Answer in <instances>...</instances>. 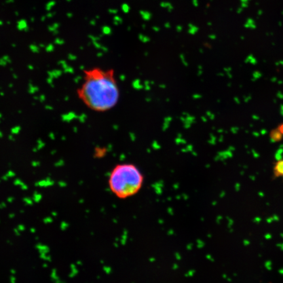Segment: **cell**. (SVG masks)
Listing matches in <instances>:
<instances>
[{
	"mask_svg": "<svg viewBox=\"0 0 283 283\" xmlns=\"http://www.w3.org/2000/svg\"><path fill=\"white\" fill-rule=\"evenodd\" d=\"M77 95L86 107L96 112H106L118 104L120 89L113 69L94 67L84 70L83 81Z\"/></svg>",
	"mask_w": 283,
	"mask_h": 283,
	"instance_id": "1",
	"label": "cell"
},
{
	"mask_svg": "<svg viewBox=\"0 0 283 283\" xmlns=\"http://www.w3.org/2000/svg\"><path fill=\"white\" fill-rule=\"evenodd\" d=\"M144 179L143 173L136 164L122 163L111 169L108 184L110 191L117 198L127 199L140 191Z\"/></svg>",
	"mask_w": 283,
	"mask_h": 283,
	"instance_id": "2",
	"label": "cell"
},
{
	"mask_svg": "<svg viewBox=\"0 0 283 283\" xmlns=\"http://www.w3.org/2000/svg\"><path fill=\"white\" fill-rule=\"evenodd\" d=\"M273 174L277 178H283V159L275 163L273 167Z\"/></svg>",
	"mask_w": 283,
	"mask_h": 283,
	"instance_id": "3",
	"label": "cell"
},
{
	"mask_svg": "<svg viewBox=\"0 0 283 283\" xmlns=\"http://www.w3.org/2000/svg\"><path fill=\"white\" fill-rule=\"evenodd\" d=\"M269 137L272 142H279L282 140L283 135L280 133V131L277 128H275L271 131Z\"/></svg>",
	"mask_w": 283,
	"mask_h": 283,
	"instance_id": "4",
	"label": "cell"
},
{
	"mask_svg": "<svg viewBox=\"0 0 283 283\" xmlns=\"http://www.w3.org/2000/svg\"><path fill=\"white\" fill-rule=\"evenodd\" d=\"M17 28L19 31H28L29 30V26L28 22L26 19H20L18 20L17 23Z\"/></svg>",
	"mask_w": 283,
	"mask_h": 283,
	"instance_id": "5",
	"label": "cell"
},
{
	"mask_svg": "<svg viewBox=\"0 0 283 283\" xmlns=\"http://www.w3.org/2000/svg\"><path fill=\"white\" fill-rule=\"evenodd\" d=\"M60 26V24L59 23L55 22L53 23V24H51V25L49 26H48L49 31H51V32H53V33H54V34H57V33H58V29L59 28Z\"/></svg>",
	"mask_w": 283,
	"mask_h": 283,
	"instance_id": "6",
	"label": "cell"
},
{
	"mask_svg": "<svg viewBox=\"0 0 283 283\" xmlns=\"http://www.w3.org/2000/svg\"><path fill=\"white\" fill-rule=\"evenodd\" d=\"M57 4V1L55 0H51L46 3L45 5V10L47 11H51L52 9Z\"/></svg>",
	"mask_w": 283,
	"mask_h": 283,
	"instance_id": "7",
	"label": "cell"
},
{
	"mask_svg": "<svg viewBox=\"0 0 283 283\" xmlns=\"http://www.w3.org/2000/svg\"><path fill=\"white\" fill-rule=\"evenodd\" d=\"M111 28L108 26H104L102 28V31L104 34H110L111 33Z\"/></svg>",
	"mask_w": 283,
	"mask_h": 283,
	"instance_id": "8",
	"label": "cell"
},
{
	"mask_svg": "<svg viewBox=\"0 0 283 283\" xmlns=\"http://www.w3.org/2000/svg\"><path fill=\"white\" fill-rule=\"evenodd\" d=\"M55 14H56L55 12L49 11L47 14H46V17H47V18H53V17H54V15H55Z\"/></svg>",
	"mask_w": 283,
	"mask_h": 283,
	"instance_id": "9",
	"label": "cell"
},
{
	"mask_svg": "<svg viewBox=\"0 0 283 283\" xmlns=\"http://www.w3.org/2000/svg\"><path fill=\"white\" fill-rule=\"evenodd\" d=\"M277 128L278 130L280 131V133L282 134L283 135V123H281V124H280V125L278 126Z\"/></svg>",
	"mask_w": 283,
	"mask_h": 283,
	"instance_id": "10",
	"label": "cell"
},
{
	"mask_svg": "<svg viewBox=\"0 0 283 283\" xmlns=\"http://www.w3.org/2000/svg\"><path fill=\"white\" fill-rule=\"evenodd\" d=\"M66 17H68V18H72V17H74V14H73V13H71V12H68V13H66Z\"/></svg>",
	"mask_w": 283,
	"mask_h": 283,
	"instance_id": "11",
	"label": "cell"
},
{
	"mask_svg": "<svg viewBox=\"0 0 283 283\" xmlns=\"http://www.w3.org/2000/svg\"><path fill=\"white\" fill-rule=\"evenodd\" d=\"M89 24H90V25L94 26L96 25V20H94V19H92V20L89 22Z\"/></svg>",
	"mask_w": 283,
	"mask_h": 283,
	"instance_id": "12",
	"label": "cell"
},
{
	"mask_svg": "<svg viewBox=\"0 0 283 283\" xmlns=\"http://www.w3.org/2000/svg\"><path fill=\"white\" fill-rule=\"evenodd\" d=\"M46 18H47V17L45 16H42V17H41V22H45L46 20Z\"/></svg>",
	"mask_w": 283,
	"mask_h": 283,
	"instance_id": "13",
	"label": "cell"
},
{
	"mask_svg": "<svg viewBox=\"0 0 283 283\" xmlns=\"http://www.w3.org/2000/svg\"><path fill=\"white\" fill-rule=\"evenodd\" d=\"M109 12H110V13H117V10H115V9H110V10H109Z\"/></svg>",
	"mask_w": 283,
	"mask_h": 283,
	"instance_id": "14",
	"label": "cell"
},
{
	"mask_svg": "<svg viewBox=\"0 0 283 283\" xmlns=\"http://www.w3.org/2000/svg\"><path fill=\"white\" fill-rule=\"evenodd\" d=\"M14 0H6V3H9H9H13V2H14Z\"/></svg>",
	"mask_w": 283,
	"mask_h": 283,
	"instance_id": "15",
	"label": "cell"
},
{
	"mask_svg": "<svg viewBox=\"0 0 283 283\" xmlns=\"http://www.w3.org/2000/svg\"><path fill=\"white\" fill-rule=\"evenodd\" d=\"M30 20H31V22H34V21H35V18H34V17H31V18H30Z\"/></svg>",
	"mask_w": 283,
	"mask_h": 283,
	"instance_id": "16",
	"label": "cell"
},
{
	"mask_svg": "<svg viewBox=\"0 0 283 283\" xmlns=\"http://www.w3.org/2000/svg\"><path fill=\"white\" fill-rule=\"evenodd\" d=\"M3 25V22L2 21V20H0V26H1Z\"/></svg>",
	"mask_w": 283,
	"mask_h": 283,
	"instance_id": "17",
	"label": "cell"
},
{
	"mask_svg": "<svg viewBox=\"0 0 283 283\" xmlns=\"http://www.w3.org/2000/svg\"><path fill=\"white\" fill-rule=\"evenodd\" d=\"M15 13V14H16V16H17V17H18V16L19 15V13H18V11H16V12H15V13Z\"/></svg>",
	"mask_w": 283,
	"mask_h": 283,
	"instance_id": "18",
	"label": "cell"
},
{
	"mask_svg": "<svg viewBox=\"0 0 283 283\" xmlns=\"http://www.w3.org/2000/svg\"><path fill=\"white\" fill-rule=\"evenodd\" d=\"M66 1L67 2H71V1L72 0H66Z\"/></svg>",
	"mask_w": 283,
	"mask_h": 283,
	"instance_id": "19",
	"label": "cell"
},
{
	"mask_svg": "<svg viewBox=\"0 0 283 283\" xmlns=\"http://www.w3.org/2000/svg\"><path fill=\"white\" fill-rule=\"evenodd\" d=\"M96 18H99L100 17H99V16H98V15H97V16H96Z\"/></svg>",
	"mask_w": 283,
	"mask_h": 283,
	"instance_id": "20",
	"label": "cell"
},
{
	"mask_svg": "<svg viewBox=\"0 0 283 283\" xmlns=\"http://www.w3.org/2000/svg\"><path fill=\"white\" fill-rule=\"evenodd\" d=\"M7 24H11V22H10L9 21H8V22H7Z\"/></svg>",
	"mask_w": 283,
	"mask_h": 283,
	"instance_id": "21",
	"label": "cell"
}]
</instances>
